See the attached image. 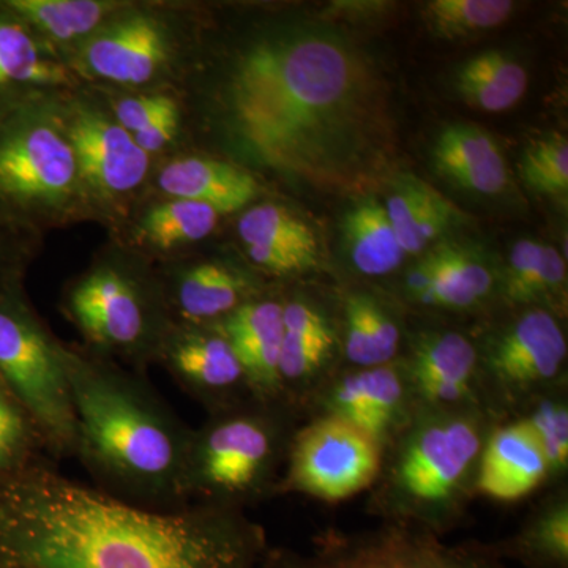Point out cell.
<instances>
[{"label":"cell","instance_id":"obj_1","mask_svg":"<svg viewBox=\"0 0 568 568\" xmlns=\"http://www.w3.org/2000/svg\"><path fill=\"white\" fill-rule=\"evenodd\" d=\"M268 547L244 507L136 506L50 457L0 477V552L24 568H254Z\"/></svg>","mask_w":568,"mask_h":568},{"label":"cell","instance_id":"obj_2","mask_svg":"<svg viewBox=\"0 0 568 568\" xmlns=\"http://www.w3.org/2000/svg\"><path fill=\"white\" fill-rule=\"evenodd\" d=\"M227 108L235 134L261 163L320 185L361 175L386 129L372 65L321 28L252 44L235 63Z\"/></svg>","mask_w":568,"mask_h":568},{"label":"cell","instance_id":"obj_3","mask_svg":"<svg viewBox=\"0 0 568 568\" xmlns=\"http://www.w3.org/2000/svg\"><path fill=\"white\" fill-rule=\"evenodd\" d=\"M77 417V455L99 488L115 497L174 510L186 489L193 429L141 377L62 347Z\"/></svg>","mask_w":568,"mask_h":568},{"label":"cell","instance_id":"obj_4","mask_svg":"<svg viewBox=\"0 0 568 568\" xmlns=\"http://www.w3.org/2000/svg\"><path fill=\"white\" fill-rule=\"evenodd\" d=\"M481 407L416 409L399 435L381 503L390 523L443 536L476 489L478 463L491 426Z\"/></svg>","mask_w":568,"mask_h":568},{"label":"cell","instance_id":"obj_5","mask_svg":"<svg viewBox=\"0 0 568 568\" xmlns=\"http://www.w3.org/2000/svg\"><path fill=\"white\" fill-rule=\"evenodd\" d=\"M290 413V407L252 399L211 414L193 429L186 470L190 500L244 507L275 488L276 470L293 439Z\"/></svg>","mask_w":568,"mask_h":568},{"label":"cell","instance_id":"obj_6","mask_svg":"<svg viewBox=\"0 0 568 568\" xmlns=\"http://www.w3.org/2000/svg\"><path fill=\"white\" fill-rule=\"evenodd\" d=\"M0 379L24 407L52 458L77 455V417L62 346L37 323L14 287L0 294Z\"/></svg>","mask_w":568,"mask_h":568},{"label":"cell","instance_id":"obj_7","mask_svg":"<svg viewBox=\"0 0 568 568\" xmlns=\"http://www.w3.org/2000/svg\"><path fill=\"white\" fill-rule=\"evenodd\" d=\"M254 568H518L480 541L450 545L416 526L327 530L306 549L268 547Z\"/></svg>","mask_w":568,"mask_h":568},{"label":"cell","instance_id":"obj_8","mask_svg":"<svg viewBox=\"0 0 568 568\" xmlns=\"http://www.w3.org/2000/svg\"><path fill=\"white\" fill-rule=\"evenodd\" d=\"M567 338L558 317L545 308L519 315L478 355L477 388L489 416L526 410L558 386Z\"/></svg>","mask_w":568,"mask_h":568},{"label":"cell","instance_id":"obj_9","mask_svg":"<svg viewBox=\"0 0 568 568\" xmlns=\"http://www.w3.org/2000/svg\"><path fill=\"white\" fill-rule=\"evenodd\" d=\"M80 171L67 136L29 104L0 114V215L10 222L65 203Z\"/></svg>","mask_w":568,"mask_h":568},{"label":"cell","instance_id":"obj_10","mask_svg":"<svg viewBox=\"0 0 568 568\" xmlns=\"http://www.w3.org/2000/svg\"><path fill=\"white\" fill-rule=\"evenodd\" d=\"M280 491L338 503L372 487L383 473V446L362 429L332 416L294 433Z\"/></svg>","mask_w":568,"mask_h":568},{"label":"cell","instance_id":"obj_11","mask_svg":"<svg viewBox=\"0 0 568 568\" xmlns=\"http://www.w3.org/2000/svg\"><path fill=\"white\" fill-rule=\"evenodd\" d=\"M69 312L100 353L142 366L153 347L151 305L138 283L112 267L97 268L71 287Z\"/></svg>","mask_w":568,"mask_h":568},{"label":"cell","instance_id":"obj_12","mask_svg":"<svg viewBox=\"0 0 568 568\" xmlns=\"http://www.w3.org/2000/svg\"><path fill=\"white\" fill-rule=\"evenodd\" d=\"M160 357L179 386L207 407L209 414L253 399L237 354L216 325H190L174 332L163 342Z\"/></svg>","mask_w":568,"mask_h":568},{"label":"cell","instance_id":"obj_13","mask_svg":"<svg viewBox=\"0 0 568 568\" xmlns=\"http://www.w3.org/2000/svg\"><path fill=\"white\" fill-rule=\"evenodd\" d=\"M324 416L342 418L376 439L381 446L405 432L413 420V398L396 366L358 368L324 388Z\"/></svg>","mask_w":568,"mask_h":568},{"label":"cell","instance_id":"obj_14","mask_svg":"<svg viewBox=\"0 0 568 568\" xmlns=\"http://www.w3.org/2000/svg\"><path fill=\"white\" fill-rule=\"evenodd\" d=\"M477 364V347L458 332L418 336L403 372L416 409L481 407Z\"/></svg>","mask_w":568,"mask_h":568},{"label":"cell","instance_id":"obj_15","mask_svg":"<svg viewBox=\"0 0 568 568\" xmlns=\"http://www.w3.org/2000/svg\"><path fill=\"white\" fill-rule=\"evenodd\" d=\"M78 171L97 192L123 194L144 181L149 155L114 119L95 111H78L67 133Z\"/></svg>","mask_w":568,"mask_h":568},{"label":"cell","instance_id":"obj_16","mask_svg":"<svg viewBox=\"0 0 568 568\" xmlns=\"http://www.w3.org/2000/svg\"><path fill=\"white\" fill-rule=\"evenodd\" d=\"M213 325L226 336L237 354L254 402L283 405L278 373L283 304L248 301Z\"/></svg>","mask_w":568,"mask_h":568},{"label":"cell","instance_id":"obj_17","mask_svg":"<svg viewBox=\"0 0 568 568\" xmlns=\"http://www.w3.org/2000/svg\"><path fill=\"white\" fill-rule=\"evenodd\" d=\"M495 275L484 257L463 246L443 245L426 253L406 276L407 297L436 308L465 310L491 294Z\"/></svg>","mask_w":568,"mask_h":568},{"label":"cell","instance_id":"obj_18","mask_svg":"<svg viewBox=\"0 0 568 568\" xmlns=\"http://www.w3.org/2000/svg\"><path fill=\"white\" fill-rule=\"evenodd\" d=\"M549 476L544 452L525 420L519 418L489 432L478 463V493L500 503H515Z\"/></svg>","mask_w":568,"mask_h":568},{"label":"cell","instance_id":"obj_19","mask_svg":"<svg viewBox=\"0 0 568 568\" xmlns=\"http://www.w3.org/2000/svg\"><path fill=\"white\" fill-rule=\"evenodd\" d=\"M334 347V331L320 310L298 298L283 304L278 373L284 406L293 409L316 390Z\"/></svg>","mask_w":568,"mask_h":568},{"label":"cell","instance_id":"obj_20","mask_svg":"<svg viewBox=\"0 0 568 568\" xmlns=\"http://www.w3.org/2000/svg\"><path fill=\"white\" fill-rule=\"evenodd\" d=\"M168 58V43L159 22L133 17L112 24L84 51V62L97 77L121 84H144Z\"/></svg>","mask_w":568,"mask_h":568},{"label":"cell","instance_id":"obj_21","mask_svg":"<svg viewBox=\"0 0 568 568\" xmlns=\"http://www.w3.org/2000/svg\"><path fill=\"white\" fill-rule=\"evenodd\" d=\"M437 173L467 192L495 196L508 185L503 149L484 129L470 123L447 125L433 145Z\"/></svg>","mask_w":568,"mask_h":568},{"label":"cell","instance_id":"obj_22","mask_svg":"<svg viewBox=\"0 0 568 568\" xmlns=\"http://www.w3.org/2000/svg\"><path fill=\"white\" fill-rule=\"evenodd\" d=\"M159 185L174 200L211 205L220 215L244 209L260 192L252 174L230 163L197 156L166 164Z\"/></svg>","mask_w":568,"mask_h":568},{"label":"cell","instance_id":"obj_23","mask_svg":"<svg viewBox=\"0 0 568 568\" xmlns=\"http://www.w3.org/2000/svg\"><path fill=\"white\" fill-rule=\"evenodd\" d=\"M384 207L406 256L424 253L459 222L457 207L413 175L396 183Z\"/></svg>","mask_w":568,"mask_h":568},{"label":"cell","instance_id":"obj_24","mask_svg":"<svg viewBox=\"0 0 568 568\" xmlns=\"http://www.w3.org/2000/svg\"><path fill=\"white\" fill-rule=\"evenodd\" d=\"M65 71L44 58L28 24L0 3V114L20 106L17 93L62 84Z\"/></svg>","mask_w":568,"mask_h":568},{"label":"cell","instance_id":"obj_25","mask_svg":"<svg viewBox=\"0 0 568 568\" xmlns=\"http://www.w3.org/2000/svg\"><path fill=\"white\" fill-rule=\"evenodd\" d=\"M250 293L252 284L233 268L222 264H200L179 276L174 305L186 324L211 325L252 301Z\"/></svg>","mask_w":568,"mask_h":568},{"label":"cell","instance_id":"obj_26","mask_svg":"<svg viewBox=\"0 0 568 568\" xmlns=\"http://www.w3.org/2000/svg\"><path fill=\"white\" fill-rule=\"evenodd\" d=\"M459 99L484 112L511 110L526 95L528 70L507 51H485L463 63L455 74Z\"/></svg>","mask_w":568,"mask_h":568},{"label":"cell","instance_id":"obj_27","mask_svg":"<svg viewBox=\"0 0 568 568\" xmlns=\"http://www.w3.org/2000/svg\"><path fill=\"white\" fill-rule=\"evenodd\" d=\"M343 234L351 263L358 274L384 276L392 274L405 261L386 207L376 200H365L347 212Z\"/></svg>","mask_w":568,"mask_h":568},{"label":"cell","instance_id":"obj_28","mask_svg":"<svg viewBox=\"0 0 568 568\" xmlns=\"http://www.w3.org/2000/svg\"><path fill=\"white\" fill-rule=\"evenodd\" d=\"M493 545L518 568H568L567 497H552L518 536Z\"/></svg>","mask_w":568,"mask_h":568},{"label":"cell","instance_id":"obj_29","mask_svg":"<svg viewBox=\"0 0 568 568\" xmlns=\"http://www.w3.org/2000/svg\"><path fill=\"white\" fill-rule=\"evenodd\" d=\"M345 323V355L351 364L357 368L392 364L399 351L402 332L373 295H347Z\"/></svg>","mask_w":568,"mask_h":568},{"label":"cell","instance_id":"obj_30","mask_svg":"<svg viewBox=\"0 0 568 568\" xmlns=\"http://www.w3.org/2000/svg\"><path fill=\"white\" fill-rule=\"evenodd\" d=\"M567 264L555 246L523 239L511 248L504 275V297L515 305H534L566 290Z\"/></svg>","mask_w":568,"mask_h":568},{"label":"cell","instance_id":"obj_31","mask_svg":"<svg viewBox=\"0 0 568 568\" xmlns=\"http://www.w3.org/2000/svg\"><path fill=\"white\" fill-rule=\"evenodd\" d=\"M239 235L246 246L263 245L302 257L310 265L317 261V241L308 224L282 205L260 204L239 220Z\"/></svg>","mask_w":568,"mask_h":568},{"label":"cell","instance_id":"obj_32","mask_svg":"<svg viewBox=\"0 0 568 568\" xmlns=\"http://www.w3.org/2000/svg\"><path fill=\"white\" fill-rule=\"evenodd\" d=\"M3 6L26 24L61 41L92 32L112 9L111 3L95 0H9Z\"/></svg>","mask_w":568,"mask_h":568},{"label":"cell","instance_id":"obj_33","mask_svg":"<svg viewBox=\"0 0 568 568\" xmlns=\"http://www.w3.org/2000/svg\"><path fill=\"white\" fill-rule=\"evenodd\" d=\"M219 219L220 213L211 205L173 200L155 205L142 220L141 230L152 245L171 250L207 237Z\"/></svg>","mask_w":568,"mask_h":568},{"label":"cell","instance_id":"obj_34","mask_svg":"<svg viewBox=\"0 0 568 568\" xmlns=\"http://www.w3.org/2000/svg\"><path fill=\"white\" fill-rule=\"evenodd\" d=\"M510 0H433L426 3V21L446 39L499 28L514 13Z\"/></svg>","mask_w":568,"mask_h":568},{"label":"cell","instance_id":"obj_35","mask_svg":"<svg viewBox=\"0 0 568 568\" xmlns=\"http://www.w3.org/2000/svg\"><path fill=\"white\" fill-rule=\"evenodd\" d=\"M48 457L31 417L0 379V477Z\"/></svg>","mask_w":568,"mask_h":568},{"label":"cell","instance_id":"obj_36","mask_svg":"<svg viewBox=\"0 0 568 568\" xmlns=\"http://www.w3.org/2000/svg\"><path fill=\"white\" fill-rule=\"evenodd\" d=\"M526 422L544 452L551 476H562L568 466V407L560 392L541 396L525 410Z\"/></svg>","mask_w":568,"mask_h":568},{"label":"cell","instance_id":"obj_37","mask_svg":"<svg viewBox=\"0 0 568 568\" xmlns=\"http://www.w3.org/2000/svg\"><path fill=\"white\" fill-rule=\"evenodd\" d=\"M519 174L532 192L566 196L568 190V142L552 133L530 144L523 153Z\"/></svg>","mask_w":568,"mask_h":568},{"label":"cell","instance_id":"obj_38","mask_svg":"<svg viewBox=\"0 0 568 568\" xmlns=\"http://www.w3.org/2000/svg\"><path fill=\"white\" fill-rule=\"evenodd\" d=\"M178 108L174 100L166 95H145L125 99L115 106V122L126 133L138 134L151 126L156 119Z\"/></svg>","mask_w":568,"mask_h":568},{"label":"cell","instance_id":"obj_39","mask_svg":"<svg viewBox=\"0 0 568 568\" xmlns=\"http://www.w3.org/2000/svg\"><path fill=\"white\" fill-rule=\"evenodd\" d=\"M250 260L254 264L263 267L264 271L276 275H293L308 271L312 265L295 256L293 253L283 252V250L271 248V246L250 245L246 246Z\"/></svg>","mask_w":568,"mask_h":568},{"label":"cell","instance_id":"obj_40","mask_svg":"<svg viewBox=\"0 0 568 568\" xmlns=\"http://www.w3.org/2000/svg\"><path fill=\"white\" fill-rule=\"evenodd\" d=\"M179 129V108L166 112L162 118L156 119L148 129L134 134L133 140L138 145L151 155V153L163 151L174 140Z\"/></svg>","mask_w":568,"mask_h":568},{"label":"cell","instance_id":"obj_41","mask_svg":"<svg viewBox=\"0 0 568 568\" xmlns=\"http://www.w3.org/2000/svg\"><path fill=\"white\" fill-rule=\"evenodd\" d=\"M10 220L0 215V294L13 287V254L9 241Z\"/></svg>","mask_w":568,"mask_h":568},{"label":"cell","instance_id":"obj_42","mask_svg":"<svg viewBox=\"0 0 568 568\" xmlns=\"http://www.w3.org/2000/svg\"><path fill=\"white\" fill-rule=\"evenodd\" d=\"M0 568H24L20 566V564L13 562V560L7 558V556H3L2 552H0Z\"/></svg>","mask_w":568,"mask_h":568}]
</instances>
